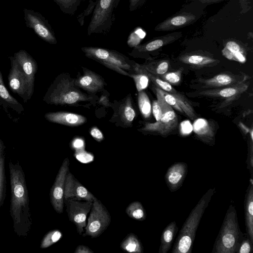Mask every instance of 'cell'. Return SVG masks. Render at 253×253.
I'll use <instances>...</instances> for the list:
<instances>
[{
	"mask_svg": "<svg viewBox=\"0 0 253 253\" xmlns=\"http://www.w3.org/2000/svg\"><path fill=\"white\" fill-rule=\"evenodd\" d=\"M10 180V214L13 229L19 237H26L31 229L32 219L28 190L24 172L18 162L9 163Z\"/></svg>",
	"mask_w": 253,
	"mask_h": 253,
	"instance_id": "1",
	"label": "cell"
},
{
	"mask_svg": "<svg viewBox=\"0 0 253 253\" xmlns=\"http://www.w3.org/2000/svg\"><path fill=\"white\" fill-rule=\"evenodd\" d=\"M92 95L84 93L75 84V79L67 73L59 75L48 87L43 97L48 104L78 106L80 103L91 101Z\"/></svg>",
	"mask_w": 253,
	"mask_h": 253,
	"instance_id": "2",
	"label": "cell"
},
{
	"mask_svg": "<svg viewBox=\"0 0 253 253\" xmlns=\"http://www.w3.org/2000/svg\"><path fill=\"white\" fill-rule=\"evenodd\" d=\"M214 191V189H209L191 211L179 232L171 253L192 252L196 233L200 222Z\"/></svg>",
	"mask_w": 253,
	"mask_h": 253,
	"instance_id": "3",
	"label": "cell"
},
{
	"mask_svg": "<svg viewBox=\"0 0 253 253\" xmlns=\"http://www.w3.org/2000/svg\"><path fill=\"white\" fill-rule=\"evenodd\" d=\"M246 237L240 229L235 207L230 205L211 253H237L241 242Z\"/></svg>",
	"mask_w": 253,
	"mask_h": 253,
	"instance_id": "4",
	"label": "cell"
},
{
	"mask_svg": "<svg viewBox=\"0 0 253 253\" xmlns=\"http://www.w3.org/2000/svg\"><path fill=\"white\" fill-rule=\"evenodd\" d=\"M81 50L87 57L120 74L128 76L127 71L133 70L131 61L116 50L93 46L83 47Z\"/></svg>",
	"mask_w": 253,
	"mask_h": 253,
	"instance_id": "5",
	"label": "cell"
},
{
	"mask_svg": "<svg viewBox=\"0 0 253 253\" xmlns=\"http://www.w3.org/2000/svg\"><path fill=\"white\" fill-rule=\"evenodd\" d=\"M120 0H97L87 27V35L109 32L115 20V12Z\"/></svg>",
	"mask_w": 253,
	"mask_h": 253,
	"instance_id": "6",
	"label": "cell"
},
{
	"mask_svg": "<svg viewBox=\"0 0 253 253\" xmlns=\"http://www.w3.org/2000/svg\"><path fill=\"white\" fill-rule=\"evenodd\" d=\"M155 90L157 100L160 102L162 108L161 117L159 121L153 123H146L140 130L157 133L166 136L176 128L178 120L172 107L165 101L157 90Z\"/></svg>",
	"mask_w": 253,
	"mask_h": 253,
	"instance_id": "7",
	"label": "cell"
},
{
	"mask_svg": "<svg viewBox=\"0 0 253 253\" xmlns=\"http://www.w3.org/2000/svg\"><path fill=\"white\" fill-rule=\"evenodd\" d=\"M111 221L110 214L101 202L97 198L92 202L83 236L96 238L106 230Z\"/></svg>",
	"mask_w": 253,
	"mask_h": 253,
	"instance_id": "8",
	"label": "cell"
},
{
	"mask_svg": "<svg viewBox=\"0 0 253 253\" xmlns=\"http://www.w3.org/2000/svg\"><path fill=\"white\" fill-rule=\"evenodd\" d=\"M9 58L11 65L8 76L9 87L26 103L31 98L34 90L31 88L25 74L13 56Z\"/></svg>",
	"mask_w": 253,
	"mask_h": 253,
	"instance_id": "9",
	"label": "cell"
},
{
	"mask_svg": "<svg viewBox=\"0 0 253 253\" xmlns=\"http://www.w3.org/2000/svg\"><path fill=\"white\" fill-rule=\"evenodd\" d=\"M24 17L27 27L34 30L42 40L50 44L57 42L55 33L48 21L41 13L25 8Z\"/></svg>",
	"mask_w": 253,
	"mask_h": 253,
	"instance_id": "10",
	"label": "cell"
},
{
	"mask_svg": "<svg viewBox=\"0 0 253 253\" xmlns=\"http://www.w3.org/2000/svg\"><path fill=\"white\" fill-rule=\"evenodd\" d=\"M69 219L76 226L78 233L82 235L86 225V217L92 202L72 199L64 200Z\"/></svg>",
	"mask_w": 253,
	"mask_h": 253,
	"instance_id": "11",
	"label": "cell"
},
{
	"mask_svg": "<svg viewBox=\"0 0 253 253\" xmlns=\"http://www.w3.org/2000/svg\"><path fill=\"white\" fill-rule=\"evenodd\" d=\"M69 160L65 158L56 175L49 193L51 204L54 210L62 213L64 209V194L66 174L69 170Z\"/></svg>",
	"mask_w": 253,
	"mask_h": 253,
	"instance_id": "12",
	"label": "cell"
},
{
	"mask_svg": "<svg viewBox=\"0 0 253 253\" xmlns=\"http://www.w3.org/2000/svg\"><path fill=\"white\" fill-rule=\"evenodd\" d=\"M96 198L68 170L65 179L64 200L72 199L93 202Z\"/></svg>",
	"mask_w": 253,
	"mask_h": 253,
	"instance_id": "13",
	"label": "cell"
},
{
	"mask_svg": "<svg viewBox=\"0 0 253 253\" xmlns=\"http://www.w3.org/2000/svg\"><path fill=\"white\" fill-rule=\"evenodd\" d=\"M82 68L83 73L75 79V85L88 93H96L102 91L106 85L103 78L89 69Z\"/></svg>",
	"mask_w": 253,
	"mask_h": 253,
	"instance_id": "14",
	"label": "cell"
},
{
	"mask_svg": "<svg viewBox=\"0 0 253 253\" xmlns=\"http://www.w3.org/2000/svg\"><path fill=\"white\" fill-rule=\"evenodd\" d=\"M154 88L160 93L168 104L179 112L186 115L192 120L196 117L193 108L181 94L177 92L169 93L156 86Z\"/></svg>",
	"mask_w": 253,
	"mask_h": 253,
	"instance_id": "15",
	"label": "cell"
},
{
	"mask_svg": "<svg viewBox=\"0 0 253 253\" xmlns=\"http://www.w3.org/2000/svg\"><path fill=\"white\" fill-rule=\"evenodd\" d=\"M188 166L184 162H177L169 168L165 176L166 184L171 192L182 186L187 173Z\"/></svg>",
	"mask_w": 253,
	"mask_h": 253,
	"instance_id": "16",
	"label": "cell"
},
{
	"mask_svg": "<svg viewBox=\"0 0 253 253\" xmlns=\"http://www.w3.org/2000/svg\"><path fill=\"white\" fill-rule=\"evenodd\" d=\"M44 118L48 121L69 126H78L86 122L85 117L72 112L58 111L49 112Z\"/></svg>",
	"mask_w": 253,
	"mask_h": 253,
	"instance_id": "17",
	"label": "cell"
},
{
	"mask_svg": "<svg viewBox=\"0 0 253 253\" xmlns=\"http://www.w3.org/2000/svg\"><path fill=\"white\" fill-rule=\"evenodd\" d=\"M13 57L21 67L34 90L35 77L38 69L36 61L25 50H20L14 54Z\"/></svg>",
	"mask_w": 253,
	"mask_h": 253,
	"instance_id": "18",
	"label": "cell"
},
{
	"mask_svg": "<svg viewBox=\"0 0 253 253\" xmlns=\"http://www.w3.org/2000/svg\"><path fill=\"white\" fill-rule=\"evenodd\" d=\"M180 36V33H172L155 38L144 44H139L134 47L129 54L134 56L140 53L154 51L173 42Z\"/></svg>",
	"mask_w": 253,
	"mask_h": 253,
	"instance_id": "19",
	"label": "cell"
},
{
	"mask_svg": "<svg viewBox=\"0 0 253 253\" xmlns=\"http://www.w3.org/2000/svg\"><path fill=\"white\" fill-rule=\"evenodd\" d=\"M196 19L192 14L181 13L172 16L158 24L155 28V31H166L176 30L189 25Z\"/></svg>",
	"mask_w": 253,
	"mask_h": 253,
	"instance_id": "20",
	"label": "cell"
},
{
	"mask_svg": "<svg viewBox=\"0 0 253 253\" xmlns=\"http://www.w3.org/2000/svg\"><path fill=\"white\" fill-rule=\"evenodd\" d=\"M246 236L253 242V179L251 178L244 200Z\"/></svg>",
	"mask_w": 253,
	"mask_h": 253,
	"instance_id": "21",
	"label": "cell"
},
{
	"mask_svg": "<svg viewBox=\"0 0 253 253\" xmlns=\"http://www.w3.org/2000/svg\"><path fill=\"white\" fill-rule=\"evenodd\" d=\"M136 113L133 107L130 94L126 96L121 102L114 117L117 118L121 122V125L124 127L132 126L135 117Z\"/></svg>",
	"mask_w": 253,
	"mask_h": 253,
	"instance_id": "22",
	"label": "cell"
},
{
	"mask_svg": "<svg viewBox=\"0 0 253 253\" xmlns=\"http://www.w3.org/2000/svg\"><path fill=\"white\" fill-rule=\"evenodd\" d=\"M203 88H216L235 85L243 82L241 77L230 73H221L213 77L200 81Z\"/></svg>",
	"mask_w": 253,
	"mask_h": 253,
	"instance_id": "23",
	"label": "cell"
},
{
	"mask_svg": "<svg viewBox=\"0 0 253 253\" xmlns=\"http://www.w3.org/2000/svg\"><path fill=\"white\" fill-rule=\"evenodd\" d=\"M248 85L243 82L238 84L227 86L222 89L204 90L199 93V94L210 97H218L228 99L229 100L238 97L245 91Z\"/></svg>",
	"mask_w": 253,
	"mask_h": 253,
	"instance_id": "24",
	"label": "cell"
},
{
	"mask_svg": "<svg viewBox=\"0 0 253 253\" xmlns=\"http://www.w3.org/2000/svg\"><path fill=\"white\" fill-rule=\"evenodd\" d=\"M0 105L9 116L8 108H10L18 114L22 113L24 109L22 105L14 98L8 91L6 88L0 70Z\"/></svg>",
	"mask_w": 253,
	"mask_h": 253,
	"instance_id": "25",
	"label": "cell"
},
{
	"mask_svg": "<svg viewBox=\"0 0 253 253\" xmlns=\"http://www.w3.org/2000/svg\"><path fill=\"white\" fill-rule=\"evenodd\" d=\"M193 130L198 137L209 145L214 140V132L212 126L206 119L199 118L193 124Z\"/></svg>",
	"mask_w": 253,
	"mask_h": 253,
	"instance_id": "26",
	"label": "cell"
},
{
	"mask_svg": "<svg viewBox=\"0 0 253 253\" xmlns=\"http://www.w3.org/2000/svg\"><path fill=\"white\" fill-rule=\"evenodd\" d=\"M132 64L133 71L135 73H140L146 75L149 80L151 81L156 87L169 93H174L177 91L167 82L162 80L156 75L148 71L143 65L133 63Z\"/></svg>",
	"mask_w": 253,
	"mask_h": 253,
	"instance_id": "27",
	"label": "cell"
},
{
	"mask_svg": "<svg viewBox=\"0 0 253 253\" xmlns=\"http://www.w3.org/2000/svg\"><path fill=\"white\" fill-rule=\"evenodd\" d=\"M178 227L175 221H171L163 231L159 253H167L170 249Z\"/></svg>",
	"mask_w": 253,
	"mask_h": 253,
	"instance_id": "28",
	"label": "cell"
},
{
	"mask_svg": "<svg viewBox=\"0 0 253 253\" xmlns=\"http://www.w3.org/2000/svg\"><path fill=\"white\" fill-rule=\"evenodd\" d=\"M180 60L185 64L200 67L213 65L218 61L210 56L198 54L184 55L180 58Z\"/></svg>",
	"mask_w": 253,
	"mask_h": 253,
	"instance_id": "29",
	"label": "cell"
},
{
	"mask_svg": "<svg viewBox=\"0 0 253 253\" xmlns=\"http://www.w3.org/2000/svg\"><path fill=\"white\" fill-rule=\"evenodd\" d=\"M222 54L227 59L244 63L246 61L244 50L241 46L234 41L227 42L222 50Z\"/></svg>",
	"mask_w": 253,
	"mask_h": 253,
	"instance_id": "30",
	"label": "cell"
},
{
	"mask_svg": "<svg viewBox=\"0 0 253 253\" xmlns=\"http://www.w3.org/2000/svg\"><path fill=\"white\" fill-rule=\"evenodd\" d=\"M121 249L126 252L142 253L143 252L142 245L138 237L133 233L128 234L120 245Z\"/></svg>",
	"mask_w": 253,
	"mask_h": 253,
	"instance_id": "31",
	"label": "cell"
},
{
	"mask_svg": "<svg viewBox=\"0 0 253 253\" xmlns=\"http://www.w3.org/2000/svg\"><path fill=\"white\" fill-rule=\"evenodd\" d=\"M127 215L135 220L143 221L146 219L145 210L141 203L134 201L128 205L126 210Z\"/></svg>",
	"mask_w": 253,
	"mask_h": 253,
	"instance_id": "32",
	"label": "cell"
},
{
	"mask_svg": "<svg viewBox=\"0 0 253 253\" xmlns=\"http://www.w3.org/2000/svg\"><path fill=\"white\" fill-rule=\"evenodd\" d=\"M65 14L74 15L82 2L86 0H53Z\"/></svg>",
	"mask_w": 253,
	"mask_h": 253,
	"instance_id": "33",
	"label": "cell"
},
{
	"mask_svg": "<svg viewBox=\"0 0 253 253\" xmlns=\"http://www.w3.org/2000/svg\"><path fill=\"white\" fill-rule=\"evenodd\" d=\"M138 104L139 111L143 118H150L152 113V105L149 97L143 90L138 92Z\"/></svg>",
	"mask_w": 253,
	"mask_h": 253,
	"instance_id": "34",
	"label": "cell"
},
{
	"mask_svg": "<svg viewBox=\"0 0 253 253\" xmlns=\"http://www.w3.org/2000/svg\"><path fill=\"white\" fill-rule=\"evenodd\" d=\"M62 237V232L57 229L49 231L42 238L40 248L45 249L49 247L60 240Z\"/></svg>",
	"mask_w": 253,
	"mask_h": 253,
	"instance_id": "35",
	"label": "cell"
},
{
	"mask_svg": "<svg viewBox=\"0 0 253 253\" xmlns=\"http://www.w3.org/2000/svg\"><path fill=\"white\" fill-rule=\"evenodd\" d=\"M6 195V177L5 173V155L0 159V207L5 200Z\"/></svg>",
	"mask_w": 253,
	"mask_h": 253,
	"instance_id": "36",
	"label": "cell"
},
{
	"mask_svg": "<svg viewBox=\"0 0 253 253\" xmlns=\"http://www.w3.org/2000/svg\"><path fill=\"white\" fill-rule=\"evenodd\" d=\"M145 36V32L140 27H137L129 35L127 43L129 46L134 48L140 44Z\"/></svg>",
	"mask_w": 253,
	"mask_h": 253,
	"instance_id": "37",
	"label": "cell"
},
{
	"mask_svg": "<svg viewBox=\"0 0 253 253\" xmlns=\"http://www.w3.org/2000/svg\"><path fill=\"white\" fill-rule=\"evenodd\" d=\"M128 76L133 79L138 92L143 90L148 87L150 80L146 75L140 73H134L129 74Z\"/></svg>",
	"mask_w": 253,
	"mask_h": 253,
	"instance_id": "38",
	"label": "cell"
},
{
	"mask_svg": "<svg viewBox=\"0 0 253 253\" xmlns=\"http://www.w3.org/2000/svg\"><path fill=\"white\" fill-rule=\"evenodd\" d=\"M182 69L174 71L165 73L164 75H160V79L167 82L170 84L177 85L181 81V72Z\"/></svg>",
	"mask_w": 253,
	"mask_h": 253,
	"instance_id": "39",
	"label": "cell"
},
{
	"mask_svg": "<svg viewBox=\"0 0 253 253\" xmlns=\"http://www.w3.org/2000/svg\"><path fill=\"white\" fill-rule=\"evenodd\" d=\"M96 1L97 0H89L87 7L77 16V20L80 26H83L84 25L85 18L93 12Z\"/></svg>",
	"mask_w": 253,
	"mask_h": 253,
	"instance_id": "40",
	"label": "cell"
},
{
	"mask_svg": "<svg viewBox=\"0 0 253 253\" xmlns=\"http://www.w3.org/2000/svg\"><path fill=\"white\" fill-rule=\"evenodd\" d=\"M75 156L78 160L82 163H90L94 159L93 155L85 150L75 151Z\"/></svg>",
	"mask_w": 253,
	"mask_h": 253,
	"instance_id": "41",
	"label": "cell"
},
{
	"mask_svg": "<svg viewBox=\"0 0 253 253\" xmlns=\"http://www.w3.org/2000/svg\"><path fill=\"white\" fill-rule=\"evenodd\" d=\"M253 251V242L246 237L241 242L237 253H251Z\"/></svg>",
	"mask_w": 253,
	"mask_h": 253,
	"instance_id": "42",
	"label": "cell"
},
{
	"mask_svg": "<svg viewBox=\"0 0 253 253\" xmlns=\"http://www.w3.org/2000/svg\"><path fill=\"white\" fill-rule=\"evenodd\" d=\"M169 68V63L166 61H162L158 63L154 69H147L154 75H162L166 73Z\"/></svg>",
	"mask_w": 253,
	"mask_h": 253,
	"instance_id": "43",
	"label": "cell"
},
{
	"mask_svg": "<svg viewBox=\"0 0 253 253\" xmlns=\"http://www.w3.org/2000/svg\"><path fill=\"white\" fill-rule=\"evenodd\" d=\"M253 140L251 138V143L249 145L247 159L246 163L247 165V168L249 169L251 178L253 177Z\"/></svg>",
	"mask_w": 253,
	"mask_h": 253,
	"instance_id": "44",
	"label": "cell"
},
{
	"mask_svg": "<svg viewBox=\"0 0 253 253\" xmlns=\"http://www.w3.org/2000/svg\"><path fill=\"white\" fill-rule=\"evenodd\" d=\"M71 146L75 151L85 150L84 140L82 137H76L72 140Z\"/></svg>",
	"mask_w": 253,
	"mask_h": 253,
	"instance_id": "45",
	"label": "cell"
},
{
	"mask_svg": "<svg viewBox=\"0 0 253 253\" xmlns=\"http://www.w3.org/2000/svg\"><path fill=\"white\" fill-rule=\"evenodd\" d=\"M152 112L156 121H159L161 117L162 112L160 102L158 100H154L152 106Z\"/></svg>",
	"mask_w": 253,
	"mask_h": 253,
	"instance_id": "46",
	"label": "cell"
},
{
	"mask_svg": "<svg viewBox=\"0 0 253 253\" xmlns=\"http://www.w3.org/2000/svg\"><path fill=\"white\" fill-rule=\"evenodd\" d=\"M91 136L97 141L101 142L104 139L102 131L97 127H92L89 131Z\"/></svg>",
	"mask_w": 253,
	"mask_h": 253,
	"instance_id": "47",
	"label": "cell"
},
{
	"mask_svg": "<svg viewBox=\"0 0 253 253\" xmlns=\"http://www.w3.org/2000/svg\"><path fill=\"white\" fill-rule=\"evenodd\" d=\"M145 2V0H129V10L133 11L140 7Z\"/></svg>",
	"mask_w": 253,
	"mask_h": 253,
	"instance_id": "48",
	"label": "cell"
},
{
	"mask_svg": "<svg viewBox=\"0 0 253 253\" xmlns=\"http://www.w3.org/2000/svg\"><path fill=\"white\" fill-rule=\"evenodd\" d=\"M190 123L188 122H184L182 125H181V132L184 134H187L191 131L192 126Z\"/></svg>",
	"mask_w": 253,
	"mask_h": 253,
	"instance_id": "49",
	"label": "cell"
},
{
	"mask_svg": "<svg viewBox=\"0 0 253 253\" xmlns=\"http://www.w3.org/2000/svg\"><path fill=\"white\" fill-rule=\"evenodd\" d=\"M75 253H92L93 251L86 246L79 245L74 252Z\"/></svg>",
	"mask_w": 253,
	"mask_h": 253,
	"instance_id": "50",
	"label": "cell"
},
{
	"mask_svg": "<svg viewBox=\"0 0 253 253\" xmlns=\"http://www.w3.org/2000/svg\"><path fill=\"white\" fill-rule=\"evenodd\" d=\"M98 103L102 106L107 107L111 106L108 97L105 95H102L99 98Z\"/></svg>",
	"mask_w": 253,
	"mask_h": 253,
	"instance_id": "51",
	"label": "cell"
},
{
	"mask_svg": "<svg viewBox=\"0 0 253 253\" xmlns=\"http://www.w3.org/2000/svg\"><path fill=\"white\" fill-rule=\"evenodd\" d=\"M5 146L2 140L0 139V159L5 155Z\"/></svg>",
	"mask_w": 253,
	"mask_h": 253,
	"instance_id": "52",
	"label": "cell"
},
{
	"mask_svg": "<svg viewBox=\"0 0 253 253\" xmlns=\"http://www.w3.org/2000/svg\"><path fill=\"white\" fill-rule=\"evenodd\" d=\"M202 3H210V2H215L222 1L224 0H198Z\"/></svg>",
	"mask_w": 253,
	"mask_h": 253,
	"instance_id": "53",
	"label": "cell"
}]
</instances>
